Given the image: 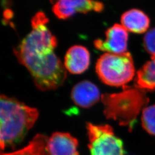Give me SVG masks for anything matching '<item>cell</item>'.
<instances>
[{"mask_svg":"<svg viewBox=\"0 0 155 155\" xmlns=\"http://www.w3.org/2000/svg\"><path fill=\"white\" fill-rule=\"evenodd\" d=\"M78 144L70 133L56 132L48 139L47 147L50 155H79Z\"/></svg>","mask_w":155,"mask_h":155,"instance_id":"cell-8","label":"cell"},{"mask_svg":"<svg viewBox=\"0 0 155 155\" xmlns=\"http://www.w3.org/2000/svg\"><path fill=\"white\" fill-rule=\"evenodd\" d=\"M122 26L127 31L135 33H143L149 28L150 18L143 11L132 9L125 12L121 16Z\"/></svg>","mask_w":155,"mask_h":155,"instance_id":"cell-11","label":"cell"},{"mask_svg":"<svg viewBox=\"0 0 155 155\" xmlns=\"http://www.w3.org/2000/svg\"><path fill=\"white\" fill-rule=\"evenodd\" d=\"M90 155H125L122 140L107 124L86 125Z\"/></svg>","mask_w":155,"mask_h":155,"instance_id":"cell-5","label":"cell"},{"mask_svg":"<svg viewBox=\"0 0 155 155\" xmlns=\"http://www.w3.org/2000/svg\"><path fill=\"white\" fill-rule=\"evenodd\" d=\"M48 139L45 134H38L22 148L11 152H1V155H50L47 147Z\"/></svg>","mask_w":155,"mask_h":155,"instance_id":"cell-13","label":"cell"},{"mask_svg":"<svg viewBox=\"0 0 155 155\" xmlns=\"http://www.w3.org/2000/svg\"><path fill=\"white\" fill-rule=\"evenodd\" d=\"M71 98L75 105L83 108H89L100 99V90L94 83L83 81L76 84L71 91Z\"/></svg>","mask_w":155,"mask_h":155,"instance_id":"cell-9","label":"cell"},{"mask_svg":"<svg viewBox=\"0 0 155 155\" xmlns=\"http://www.w3.org/2000/svg\"><path fill=\"white\" fill-rule=\"evenodd\" d=\"M104 9V5L100 1L90 0H60L56 1L52 10L59 19L65 20L76 13H87L89 12H100Z\"/></svg>","mask_w":155,"mask_h":155,"instance_id":"cell-7","label":"cell"},{"mask_svg":"<svg viewBox=\"0 0 155 155\" xmlns=\"http://www.w3.org/2000/svg\"><path fill=\"white\" fill-rule=\"evenodd\" d=\"M141 124L147 133L155 136V105L144 108L141 116Z\"/></svg>","mask_w":155,"mask_h":155,"instance_id":"cell-14","label":"cell"},{"mask_svg":"<svg viewBox=\"0 0 155 155\" xmlns=\"http://www.w3.org/2000/svg\"><path fill=\"white\" fill-rule=\"evenodd\" d=\"M135 86L144 91L155 90V56L151 57V59L137 71Z\"/></svg>","mask_w":155,"mask_h":155,"instance_id":"cell-12","label":"cell"},{"mask_svg":"<svg viewBox=\"0 0 155 155\" xmlns=\"http://www.w3.org/2000/svg\"><path fill=\"white\" fill-rule=\"evenodd\" d=\"M101 101L106 118L116 121L131 131L140 111L149 102V98L143 90L125 87L120 93L103 94Z\"/></svg>","mask_w":155,"mask_h":155,"instance_id":"cell-3","label":"cell"},{"mask_svg":"<svg viewBox=\"0 0 155 155\" xmlns=\"http://www.w3.org/2000/svg\"><path fill=\"white\" fill-rule=\"evenodd\" d=\"M105 35V40L98 39L94 41V47L97 50L114 54L127 52L128 33L121 24H114L107 29Z\"/></svg>","mask_w":155,"mask_h":155,"instance_id":"cell-6","label":"cell"},{"mask_svg":"<svg viewBox=\"0 0 155 155\" xmlns=\"http://www.w3.org/2000/svg\"><path fill=\"white\" fill-rule=\"evenodd\" d=\"M95 71L100 80L111 86H124L130 82L135 74V67L131 54L105 53L96 63Z\"/></svg>","mask_w":155,"mask_h":155,"instance_id":"cell-4","label":"cell"},{"mask_svg":"<svg viewBox=\"0 0 155 155\" xmlns=\"http://www.w3.org/2000/svg\"><path fill=\"white\" fill-rule=\"evenodd\" d=\"M48 21L44 12L36 13L31 20L32 30L13 49L17 60L42 91L58 89L67 78L64 65L54 52L58 41L47 26Z\"/></svg>","mask_w":155,"mask_h":155,"instance_id":"cell-1","label":"cell"},{"mask_svg":"<svg viewBox=\"0 0 155 155\" xmlns=\"http://www.w3.org/2000/svg\"><path fill=\"white\" fill-rule=\"evenodd\" d=\"M144 47L151 57L155 56V28L151 29L144 36Z\"/></svg>","mask_w":155,"mask_h":155,"instance_id":"cell-15","label":"cell"},{"mask_svg":"<svg viewBox=\"0 0 155 155\" xmlns=\"http://www.w3.org/2000/svg\"><path fill=\"white\" fill-rule=\"evenodd\" d=\"M37 109L15 98L0 96V144L2 150L20 144L39 117Z\"/></svg>","mask_w":155,"mask_h":155,"instance_id":"cell-2","label":"cell"},{"mask_svg":"<svg viewBox=\"0 0 155 155\" xmlns=\"http://www.w3.org/2000/svg\"><path fill=\"white\" fill-rule=\"evenodd\" d=\"M90 53L82 45H75L67 51L64 65L68 71L72 74H81L84 72L90 65Z\"/></svg>","mask_w":155,"mask_h":155,"instance_id":"cell-10","label":"cell"}]
</instances>
